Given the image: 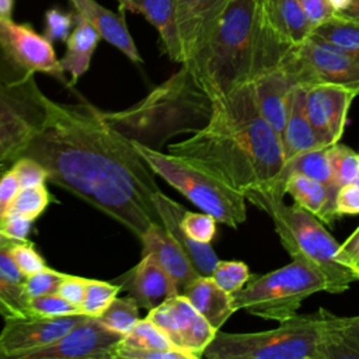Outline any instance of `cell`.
I'll list each match as a JSON object with an SVG mask.
<instances>
[{
  "instance_id": "obj_1",
  "label": "cell",
  "mask_w": 359,
  "mask_h": 359,
  "mask_svg": "<svg viewBox=\"0 0 359 359\" xmlns=\"http://www.w3.org/2000/svg\"><path fill=\"white\" fill-rule=\"evenodd\" d=\"M43 119L22 156L32 157L52 182L142 237L161 224L153 196L154 172L133 140L88 102L66 104L43 94Z\"/></svg>"
},
{
  "instance_id": "obj_2",
  "label": "cell",
  "mask_w": 359,
  "mask_h": 359,
  "mask_svg": "<svg viewBox=\"0 0 359 359\" xmlns=\"http://www.w3.org/2000/svg\"><path fill=\"white\" fill-rule=\"evenodd\" d=\"M168 153L205 168L238 192L266 188L283 167L280 139L258 111L244 83L212 97L206 123Z\"/></svg>"
},
{
  "instance_id": "obj_3",
  "label": "cell",
  "mask_w": 359,
  "mask_h": 359,
  "mask_svg": "<svg viewBox=\"0 0 359 359\" xmlns=\"http://www.w3.org/2000/svg\"><path fill=\"white\" fill-rule=\"evenodd\" d=\"M290 48L272 27L265 0H231L208 43L181 65L212 98L275 69Z\"/></svg>"
},
{
  "instance_id": "obj_4",
  "label": "cell",
  "mask_w": 359,
  "mask_h": 359,
  "mask_svg": "<svg viewBox=\"0 0 359 359\" xmlns=\"http://www.w3.org/2000/svg\"><path fill=\"white\" fill-rule=\"evenodd\" d=\"M208 359H345L359 355L337 327V316L325 309L296 314L273 330L230 334L216 331L203 355Z\"/></svg>"
},
{
  "instance_id": "obj_5",
  "label": "cell",
  "mask_w": 359,
  "mask_h": 359,
  "mask_svg": "<svg viewBox=\"0 0 359 359\" xmlns=\"http://www.w3.org/2000/svg\"><path fill=\"white\" fill-rule=\"evenodd\" d=\"M243 195L271 216L285 250L324 279L327 293H342L352 282L359 280L342 254L341 244L316 216L296 203L286 205L283 196L268 191H245Z\"/></svg>"
},
{
  "instance_id": "obj_6",
  "label": "cell",
  "mask_w": 359,
  "mask_h": 359,
  "mask_svg": "<svg viewBox=\"0 0 359 359\" xmlns=\"http://www.w3.org/2000/svg\"><path fill=\"white\" fill-rule=\"evenodd\" d=\"M137 153L151 171L219 223L237 229L247 219L244 195L209 171L185 158L133 140Z\"/></svg>"
},
{
  "instance_id": "obj_7",
  "label": "cell",
  "mask_w": 359,
  "mask_h": 359,
  "mask_svg": "<svg viewBox=\"0 0 359 359\" xmlns=\"http://www.w3.org/2000/svg\"><path fill=\"white\" fill-rule=\"evenodd\" d=\"M325 292L324 279L302 261L254 276L247 286L231 293V306L237 311L245 309L248 314L264 320L285 321L297 314L304 299Z\"/></svg>"
},
{
  "instance_id": "obj_8",
  "label": "cell",
  "mask_w": 359,
  "mask_h": 359,
  "mask_svg": "<svg viewBox=\"0 0 359 359\" xmlns=\"http://www.w3.org/2000/svg\"><path fill=\"white\" fill-rule=\"evenodd\" d=\"M43 93L34 76L0 79V170L22 156L43 119Z\"/></svg>"
},
{
  "instance_id": "obj_9",
  "label": "cell",
  "mask_w": 359,
  "mask_h": 359,
  "mask_svg": "<svg viewBox=\"0 0 359 359\" xmlns=\"http://www.w3.org/2000/svg\"><path fill=\"white\" fill-rule=\"evenodd\" d=\"M294 86L330 84L359 95V56L346 52L317 35L292 46L280 62Z\"/></svg>"
},
{
  "instance_id": "obj_10",
  "label": "cell",
  "mask_w": 359,
  "mask_h": 359,
  "mask_svg": "<svg viewBox=\"0 0 359 359\" xmlns=\"http://www.w3.org/2000/svg\"><path fill=\"white\" fill-rule=\"evenodd\" d=\"M146 318L165 334L175 349L192 359L202 358L217 331L180 293L149 310Z\"/></svg>"
},
{
  "instance_id": "obj_11",
  "label": "cell",
  "mask_w": 359,
  "mask_h": 359,
  "mask_svg": "<svg viewBox=\"0 0 359 359\" xmlns=\"http://www.w3.org/2000/svg\"><path fill=\"white\" fill-rule=\"evenodd\" d=\"M0 49L4 57L21 72V76L45 73L67 86L52 42L29 25L0 17Z\"/></svg>"
},
{
  "instance_id": "obj_12",
  "label": "cell",
  "mask_w": 359,
  "mask_h": 359,
  "mask_svg": "<svg viewBox=\"0 0 359 359\" xmlns=\"http://www.w3.org/2000/svg\"><path fill=\"white\" fill-rule=\"evenodd\" d=\"M123 335L86 316L55 342L35 349L24 359H116Z\"/></svg>"
},
{
  "instance_id": "obj_13",
  "label": "cell",
  "mask_w": 359,
  "mask_h": 359,
  "mask_svg": "<svg viewBox=\"0 0 359 359\" xmlns=\"http://www.w3.org/2000/svg\"><path fill=\"white\" fill-rule=\"evenodd\" d=\"M84 317H6L0 331V359H24L27 353L59 339Z\"/></svg>"
},
{
  "instance_id": "obj_14",
  "label": "cell",
  "mask_w": 359,
  "mask_h": 359,
  "mask_svg": "<svg viewBox=\"0 0 359 359\" xmlns=\"http://www.w3.org/2000/svg\"><path fill=\"white\" fill-rule=\"evenodd\" d=\"M303 88L306 114L320 140L327 146L339 142L349 107L358 94L352 90L330 84H316Z\"/></svg>"
},
{
  "instance_id": "obj_15",
  "label": "cell",
  "mask_w": 359,
  "mask_h": 359,
  "mask_svg": "<svg viewBox=\"0 0 359 359\" xmlns=\"http://www.w3.org/2000/svg\"><path fill=\"white\" fill-rule=\"evenodd\" d=\"M230 3L231 0H175L184 62L208 43Z\"/></svg>"
},
{
  "instance_id": "obj_16",
  "label": "cell",
  "mask_w": 359,
  "mask_h": 359,
  "mask_svg": "<svg viewBox=\"0 0 359 359\" xmlns=\"http://www.w3.org/2000/svg\"><path fill=\"white\" fill-rule=\"evenodd\" d=\"M119 285L147 311L178 294L175 282L149 254H142V259L121 278Z\"/></svg>"
},
{
  "instance_id": "obj_17",
  "label": "cell",
  "mask_w": 359,
  "mask_h": 359,
  "mask_svg": "<svg viewBox=\"0 0 359 359\" xmlns=\"http://www.w3.org/2000/svg\"><path fill=\"white\" fill-rule=\"evenodd\" d=\"M161 226L167 230V233L178 243V245L184 250L185 255L191 261L199 276H210L216 262L219 261L215 254L210 243H198L192 240L180 224V220L187 210L182 205L172 201L161 191H157L153 196Z\"/></svg>"
},
{
  "instance_id": "obj_18",
  "label": "cell",
  "mask_w": 359,
  "mask_h": 359,
  "mask_svg": "<svg viewBox=\"0 0 359 359\" xmlns=\"http://www.w3.org/2000/svg\"><path fill=\"white\" fill-rule=\"evenodd\" d=\"M252 87L259 114L280 139L296 87L294 83L279 65L255 79Z\"/></svg>"
},
{
  "instance_id": "obj_19",
  "label": "cell",
  "mask_w": 359,
  "mask_h": 359,
  "mask_svg": "<svg viewBox=\"0 0 359 359\" xmlns=\"http://www.w3.org/2000/svg\"><path fill=\"white\" fill-rule=\"evenodd\" d=\"M139 240L143 245L142 254H149L157 261L175 282L178 293L198 276L184 250L161 224L153 223Z\"/></svg>"
},
{
  "instance_id": "obj_20",
  "label": "cell",
  "mask_w": 359,
  "mask_h": 359,
  "mask_svg": "<svg viewBox=\"0 0 359 359\" xmlns=\"http://www.w3.org/2000/svg\"><path fill=\"white\" fill-rule=\"evenodd\" d=\"M70 3L73 4L77 15L83 17L98 31L101 39L115 46L133 63L143 62L128 29L122 11L121 14H116L102 7L95 0H70Z\"/></svg>"
},
{
  "instance_id": "obj_21",
  "label": "cell",
  "mask_w": 359,
  "mask_h": 359,
  "mask_svg": "<svg viewBox=\"0 0 359 359\" xmlns=\"http://www.w3.org/2000/svg\"><path fill=\"white\" fill-rule=\"evenodd\" d=\"M119 10L144 15V18L157 29L163 52L172 62H184L175 0H130L121 4Z\"/></svg>"
},
{
  "instance_id": "obj_22",
  "label": "cell",
  "mask_w": 359,
  "mask_h": 359,
  "mask_svg": "<svg viewBox=\"0 0 359 359\" xmlns=\"http://www.w3.org/2000/svg\"><path fill=\"white\" fill-rule=\"evenodd\" d=\"M283 188L296 205L316 216L321 223L332 224L339 217L335 209L338 187L304 175H292L285 181Z\"/></svg>"
},
{
  "instance_id": "obj_23",
  "label": "cell",
  "mask_w": 359,
  "mask_h": 359,
  "mask_svg": "<svg viewBox=\"0 0 359 359\" xmlns=\"http://www.w3.org/2000/svg\"><path fill=\"white\" fill-rule=\"evenodd\" d=\"M180 294H184L215 330H220L234 313L231 294L223 290L210 276L198 275Z\"/></svg>"
},
{
  "instance_id": "obj_24",
  "label": "cell",
  "mask_w": 359,
  "mask_h": 359,
  "mask_svg": "<svg viewBox=\"0 0 359 359\" xmlns=\"http://www.w3.org/2000/svg\"><path fill=\"white\" fill-rule=\"evenodd\" d=\"M280 144L285 161L290 157L324 144L314 132L304 108V88L296 86L292 95L290 109L280 133Z\"/></svg>"
},
{
  "instance_id": "obj_25",
  "label": "cell",
  "mask_w": 359,
  "mask_h": 359,
  "mask_svg": "<svg viewBox=\"0 0 359 359\" xmlns=\"http://www.w3.org/2000/svg\"><path fill=\"white\" fill-rule=\"evenodd\" d=\"M292 175H304L320 182L337 187V184L334 182L332 167L330 160V144L311 149L290 157L283 163L282 170L272 180V182L266 188L258 191H268L279 196H285V181Z\"/></svg>"
},
{
  "instance_id": "obj_26",
  "label": "cell",
  "mask_w": 359,
  "mask_h": 359,
  "mask_svg": "<svg viewBox=\"0 0 359 359\" xmlns=\"http://www.w3.org/2000/svg\"><path fill=\"white\" fill-rule=\"evenodd\" d=\"M101 36L98 31L83 17L74 15V27L66 39V52L59 60L65 73L70 74L67 87L77 84L80 77L90 69L94 50Z\"/></svg>"
},
{
  "instance_id": "obj_27",
  "label": "cell",
  "mask_w": 359,
  "mask_h": 359,
  "mask_svg": "<svg viewBox=\"0 0 359 359\" xmlns=\"http://www.w3.org/2000/svg\"><path fill=\"white\" fill-rule=\"evenodd\" d=\"M265 6L272 27L289 46H297L309 38L313 25L297 0H268Z\"/></svg>"
},
{
  "instance_id": "obj_28",
  "label": "cell",
  "mask_w": 359,
  "mask_h": 359,
  "mask_svg": "<svg viewBox=\"0 0 359 359\" xmlns=\"http://www.w3.org/2000/svg\"><path fill=\"white\" fill-rule=\"evenodd\" d=\"M313 35L359 56V24L334 14L311 31Z\"/></svg>"
},
{
  "instance_id": "obj_29",
  "label": "cell",
  "mask_w": 359,
  "mask_h": 359,
  "mask_svg": "<svg viewBox=\"0 0 359 359\" xmlns=\"http://www.w3.org/2000/svg\"><path fill=\"white\" fill-rule=\"evenodd\" d=\"M53 201L46 184L20 188L4 217L18 216L31 222H35Z\"/></svg>"
},
{
  "instance_id": "obj_30",
  "label": "cell",
  "mask_w": 359,
  "mask_h": 359,
  "mask_svg": "<svg viewBox=\"0 0 359 359\" xmlns=\"http://www.w3.org/2000/svg\"><path fill=\"white\" fill-rule=\"evenodd\" d=\"M95 318L107 328L125 335L140 320L139 304L132 296L115 297L109 306Z\"/></svg>"
},
{
  "instance_id": "obj_31",
  "label": "cell",
  "mask_w": 359,
  "mask_h": 359,
  "mask_svg": "<svg viewBox=\"0 0 359 359\" xmlns=\"http://www.w3.org/2000/svg\"><path fill=\"white\" fill-rule=\"evenodd\" d=\"M121 345L135 349H175L165 334L147 318H140L135 327L123 335Z\"/></svg>"
},
{
  "instance_id": "obj_32",
  "label": "cell",
  "mask_w": 359,
  "mask_h": 359,
  "mask_svg": "<svg viewBox=\"0 0 359 359\" xmlns=\"http://www.w3.org/2000/svg\"><path fill=\"white\" fill-rule=\"evenodd\" d=\"M119 283H109L105 280L87 279L84 296L80 303V311L88 317H98L109 303L121 292Z\"/></svg>"
},
{
  "instance_id": "obj_33",
  "label": "cell",
  "mask_w": 359,
  "mask_h": 359,
  "mask_svg": "<svg viewBox=\"0 0 359 359\" xmlns=\"http://www.w3.org/2000/svg\"><path fill=\"white\" fill-rule=\"evenodd\" d=\"M330 160L334 182L338 188L355 181L359 171V153L337 142L330 144Z\"/></svg>"
},
{
  "instance_id": "obj_34",
  "label": "cell",
  "mask_w": 359,
  "mask_h": 359,
  "mask_svg": "<svg viewBox=\"0 0 359 359\" xmlns=\"http://www.w3.org/2000/svg\"><path fill=\"white\" fill-rule=\"evenodd\" d=\"M28 313L29 317H63L81 314L79 306L67 302L57 293L29 297Z\"/></svg>"
},
{
  "instance_id": "obj_35",
  "label": "cell",
  "mask_w": 359,
  "mask_h": 359,
  "mask_svg": "<svg viewBox=\"0 0 359 359\" xmlns=\"http://www.w3.org/2000/svg\"><path fill=\"white\" fill-rule=\"evenodd\" d=\"M210 278L227 293H234L250 280L248 266L241 261H217Z\"/></svg>"
},
{
  "instance_id": "obj_36",
  "label": "cell",
  "mask_w": 359,
  "mask_h": 359,
  "mask_svg": "<svg viewBox=\"0 0 359 359\" xmlns=\"http://www.w3.org/2000/svg\"><path fill=\"white\" fill-rule=\"evenodd\" d=\"M216 223L217 220L205 212L195 213L185 210L180 224L181 229L195 241L198 243H210L216 234Z\"/></svg>"
},
{
  "instance_id": "obj_37",
  "label": "cell",
  "mask_w": 359,
  "mask_h": 359,
  "mask_svg": "<svg viewBox=\"0 0 359 359\" xmlns=\"http://www.w3.org/2000/svg\"><path fill=\"white\" fill-rule=\"evenodd\" d=\"M13 259L15 261L21 273L28 278L45 268H48L43 257L36 251L35 244L28 241H20L8 248Z\"/></svg>"
},
{
  "instance_id": "obj_38",
  "label": "cell",
  "mask_w": 359,
  "mask_h": 359,
  "mask_svg": "<svg viewBox=\"0 0 359 359\" xmlns=\"http://www.w3.org/2000/svg\"><path fill=\"white\" fill-rule=\"evenodd\" d=\"M69 273L65 272H59L55 271L52 268H45L31 276H28L22 286L24 290L27 293L28 297H36V296H42V294H50V293H56L59 285L62 283V280L67 276Z\"/></svg>"
},
{
  "instance_id": "obj_39",
  "label": "cell",
  "mask_w": 359,
  "mask_h": 359,
  "mask_svg": "<svg viewBox=\"0 0 359 359\" xmlns=\"http://www.w3.org/2000/svg\"><path fill=\"white\" fill-rule=\"evenodd\" d=\"M74 27V14L59 8H49L45 13V36L50 42H66Z\"/></svg>"
},
{
  "instance_id": "obj_40",
  "label": "cell",
  "mask_w": 359,
  "mask_h": 359,
  "mask_svg": "<svg viewBox=\"0 0 359 359\" xmlns=\"http://www.w3.org/2000/svg\"><path fill=\"white\" fill-rule=\"evenodd\" d=\"M10 168L14 171V174L18 180L20 188L35 187V185L48 182L46 170L42 167L41 163H38L32 157L21 156L11 164Z\"/></svg>"
},
{
  "instance_id": "obj_41",
  "label": "cell",
  "mask_w": 359,
  "mask_h": 359,
  "mask_svg": "<svg viewBox=\"0 0 359 359\" xmlns=\"http://www.w3.org/2000/svg\"><path fill=\"white\" fill-rule=\"evenodd\" d=\"M0 299L13 310L15 317H29L28 300L24 286L8 282L0 275Z\"/></svg>"
},
{
  "instance_id": "obj_42",
  "label": "cell",
  "mask_w": 359,
  "mask_h": 359,
  "mask_svg": "<svg viewBox=\"0 0 359 359\" xmlns=\"http://www.w3.org/2000/svg\"><path fill=\"white\" fill-rule=\"evenodd\" d=\"M116 359H192L188 353L177 349H135L119 345L116 349Z\"/></svg>"
},
{
  "instance_id": "obj_43",
  "label": "cell",
  "mask_w": 359,
  "mask_h": 359,
  "mask_svg": "<svg viewBox=\"0 0 359 359\" xmlns=\"http://www.w3.org/2000/svg\"><path fill=\"white\" fill-rule=\"evenodd\" d=\"M335 209L338 216L359 215V187L353 182L338 188L335 198Z\"/></svg>"
},
{
  "instance_id": "obj_44",
  "label": "cell",
  "mask_w": 359,
  "mask_h": 359,
  "mask_svg": "<svg viewBox=\"0 0 359 359\" xmlns=\"http://www.w3.org/2000/svg\"><path fill=\"white\" fill-rule=\"evenodd\" d=\"M18 191H20L18 180H17L14 171L8 167L0 175V219H1V222L8 210L10 203L13 202V199Z\"/></svg>"
},
{
  "instance_id": "obj_45",
  "label": "cell",
  "mask_w": 359,
  "mask_h": 359,
  "mask_svg": "<svg viewBox=\"0 0 359 359\" xmlns=\"http://www.w3.org/2000/svg\"><path fill=\"white\" fill-rule=\"evenodd\" d=\"M86 280L87 278L81 276H74V275H67L62 283L57 287V294L66 299L67 302L76 304L80 307V303L84 296V289H86Z\"/></svg>"
},
{
  "instance_id": "obj_46",
  "label": "cell",
  "mask_w": 359,
  "mask_h": 359,
  "mask_svg": "<svg viewBox=\"0 0 359 359\" xmlns=\"http://www.w3.org/2000/svg\"><path fill=\"white\" fill-rule=\"evenodd\" d=\"M297 1L304 10L313 28L334 15V10L330 6L328 0H297Z\"/></svg>"
},
{
  "instance_id": "obj_47",
  "label": "cell",
  "mask_w": 359,
  "mask_h": 359,
  "mask_svg": "<svg viewBox=\"0 0 359 359\" xmlns=\"http://www.w3.org/2000/svg\"><path fill=\"white\" fill-rule=\"evenodd\" d=\"M337 327L346 344L359 355V316L339 317L337 316Z\"/></svg>"
},
{
  "instance_id": "obj_48",
  "label": "cell",
  "mask_w": 359,
  "mask_h": 359,
  "mask_svg": "<svg viewBox=\"0 0 359 359\" xmlns=\"http://www.w3.org/2000/svg\"><path fill=\"white\" fill-rule=\"evenodd\" d=\"M8 248L10 247H1L0 248V275L11 283L22 285L27 278L18 269V266H17L15 261L13 259Z\"/></svg>"
},
{
  "instance_id": "obj_49",
  "label": "cell",
  "mask_w": 359,
  "mask_h": 359,
  "mask_svg": "<svg viewBox=\"0 0 359 359\" xmlns=\"http://www.w3.org/2000/svg\"><path fill=\"white\" fill-rule=\"evenodd\" d=\"M31 224H32L31 220H27L18 216H8L3 219L0 227L8 237L18 241H27L28 240L27 236L29 233Z\"/></svg>"
},
{
  "instance_id": "obj_50",
  "label": "cell",
  "mask_w": 359,
  "mask_h": 359,
  "mask_svg": "<svg viewBox=\"0 0 359 359\" xmlns=\"http://www.w3.org/2000/svg\"><path fill=\"white\" fill-rule=\"evenodd\" d=\"M342 254L359 276V227L341 244Z\"/></svg>"
},
{
  "instance_id": "obj_51",
  "label": "cell",
  "mask_w": 359,
  "mask_h": 359,
  "mask_svg": "<svg viewBox=\"0 0 359 359\" xmlns=\"http://www.w3.org/2000/svg\"><path fill=\"white\" fill-rule=\"evenodd\" d=\"M338 15L345 17V18L352 20V21H355V22L359 24V0H352L351 6H349L345 11L339 13Z\"/></svg>"
},
{
  "instance_id": "obj_52",
  "label": "cell",
  "mask_w": 359,
  "mask_h": 359,
  "mask_svg": "<svg viewBox=\"0 0 359 359\" xmlns=\"http://www.w3.org/2000/svg\"><path fill=\"white\" fill-rule=\"evenodd\" d=\"M13 6H14V0H0V17L11 18Z\"/></svg>"
},
{
  "instance_id": "obj_53",
  "label": "cell",
  "mask_w": 359,
  "mask_h": 359,
  "mask_svg": "<svg viewBox=\"0 0 359 359\" xmlns=\"http://www.w3.org/2000/svg\"><path fill=\"white\" fill-rule=\"evenodd\" d=\"M328 3L332 7L334 14H339V13L345 11L351 6L352 0H328Z\"/></svg>"
},
{
  "instance_id": "obj_54",
  "label": "cell",
  "mask_w": 359,
  "mask_h": 359,
  "mask_svg": "<svg viewBox=\"0 0 359 359\" xmlns=\"http://www.w3.org/2000/svg\"><path fill=\"white\" fill-rule=\"evenodd\" d=\"M28 241V240H27ZM17 243H20L18 240H14V238H11V237H8L4 231H3V229L0 227V248L1 247H11V245H14V244H17Z\"/></svg>"
},
{
  "instance_id": "obj_55",
  "label": "cell",
  "mask_w": 359,
  "mask_h": 359,
  "mask_svg": "<svg viewBox=\"0 0 359 359\" xmlns=\"http://www.w3.org/2000/svg\"><path fill=\"white\" fill-rule=\"evenodd\" d=\"M0 316H3L4 318L6 317H15L14 316V313H13V310L0 299Z\"/></svg>"
},
{
  "instance_id": "obj_56",
  "label": "cell",
  "mask_w": 359,
  "mask_h": 359,
  "mask_svg": "<svg viewBox=\"0 0 359 359\" xmlns=\"http://www.w3.org/2000/svg\"><path fill=\"white\" fill-rule=\"evenodd\" d=\"M353 184H356L358 187H359V171H358V174H356V178H355V181H353Z\"/></svg>"
},
{
  "instance_id": "obj_57",
  "label": "cell",
  "mask_w": 359,
  "mask_h": 359,
  "mask_svg": "<svg viewBox=\"0 0 359 359\" xmlns=\"http://www.w3.org/2000/svg\"><path fill=\"white\" fill-rule=\"evenodd\" d=\"M126 1H130V0H118V3H119V6H121V4H123V3H126Z\"/></svg>"
},
{
  "instance_id": "obj_58",
  "label": "cell",
  "mask_w": 359,
  "mask_h": 359,
  "mask_svg": "<svg viewBox=\"0 0 359 359\" xmlns=\"http://www.w3.org/2000/svg\"><path fill=\"white\" fill-rule=\"evenodd\" d=\"M4 170H0V175H1V172H3ZM0 226H1V219H0Z\"/></svg>"
},
{
  "instance_id": "obj_59",
  "label": "cell",
  "mask_w": 359,
  "mask_h": 359,
  "mask_svg": "<svg viewBox=\"0 0 359 359\" xmlns=\"http://www.w3.org/2000/svg\"><path fill=\"white\" fill-rule=\"evenodd\" d=\"M265 1H268V0H265Z\"/></svg>"
}]
</instances>
